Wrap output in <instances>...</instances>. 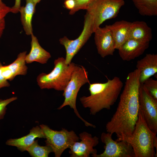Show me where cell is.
I'll return each instance as SVG.
<instances>
[{
  "mask_svg": "<svg viewBox=\"0 0 157 157\" xmlns=\"http://www.w3.org/2000/svg\"><path fill=\"white\" fill-rule=\"evenodd\" d=\"M140 71L136 69L128 74L116 111L106 125L107 132L115 133L117 141L131 137L138 117Z\"/></svg>",
  "mask_w": 157,
  "mask_h": 157,
  "instance_id": "6da1fadb",
  "label": "cell"
},
{
  "mask_svg": "<svg viewBox=\"0 0 157 157\" xmlns=\"http://www.w3.org/2000/svg\"><path fill=\"white\" fill-rule=\"evenodd\" d=\"M123 86L122 81L116 76L105 83H89L90 95L80 97V101L84 107L89 109L91 114L95 115L104 109H110Z\"/></svg>",
  "mask_w": 157,
  "mask_h": 157,
  "instance_id": "7a4b0ae2",
  "label": "cell"
},
{
  "mask_svg": "<svg viewBox=\"0 0 157 157\" xmlns=\"http://www.w3.org/2000/svg\"><path fill=\"white\" fill-rule=\"evenodd\" d=\"M156 135L149 127L139 109L138 119L132 136L126 141L132 146L135 157H157L154 146Z\"/></svg>",
  "mask_w": 157,
  "mask_h": 157,
  "instance_id": "3957f363",
  "label": "cell"
},
{
  "mask_svg": "<svg viewBox=\"0 0 157 157\" xmlns=\"http://www.w3.org/2000/svg\"><path fill=\"white\" fill-rule=\"evenodd\" d=\"M54 64V67L50 72H43L38 76V85L41 89H53L63 91L70 79L76 65L73 62L66 64L63 57L55 59Z\"/></svg>",
  "mask_w": 157,
  "mask_h": 157,
  "instance_id": "277c9868",
  "label": "cell"
},
{
  "mask_svg": "<svg viewBox=\"0 0 157 157\" xmlns=\"http://www.w3.org/2000/svg\"><path fill=\"white\" fill-rule=\"evenodd\" d=\"M88 76V72L83 66L75 65L70 79L63 91L64 101L58 109L60 110L66 106H69L74 110L77 116L84 122L85 126L95 128V125L87 122L81 117L76 106L77 97L80 88L85 84L90 83Z\"/></svg>",
  "mask_w": 157,
  "mask_h": 157,
  "instance_id": "5b68a950",
  "label": "cell"
},
{
  "mask_svg": "<svg viewBox=\"0 0 157 157\" xmlns=\"http://www.w3.org/2000/svg\"><path fill=\"white\" fill-rule=\"evenodd\" d=\"M124 0H95L88 7L87 12L91 17L93 33L106 20L117 17Z\"/></svg>",
  "mask_w": 157,
  "mask_h": 157,
  "instance_id": "8992f818",
  "label": "cell"
},
{
  "mask_svg": "<svg viewBox=\"0 0 157 157\" xmlns=\"http://www.w3.org/2000/svg\"><path fill=\"white\" fill-rule=\"evenodd\" d=\"M40 126L45 135L46 145L51 148L55 157H60L66 149L79 140V137L73 130L69 131L64 128L59 131L54 130L43 124Z\"/></svg>",
  "mask_w": 157,
  "mask_h": 157,
  "instance_id": "52a82bcc",
  "label": "cell"
},
{
  "mask_svg": "<svg viewBox=\"0 0 157 157\" xmlns=\"http://www.w3.org/2000/svg\"><path fill=\"white\" fill-rule=\"evenodd\" d=\"M83 28L80 35L74 40H70L64 36L59 40L60 44L63 45L65 49L66 55L65 58L66 64L72 62L74 56L88 40L93 33L92 19L87 12L85 16Z\"/></svg>",
  "mask_w": 157,
  "mask_h": 157,
  "instance_id": "ba28073f",
  "label": "cell"
},
{
  "mask_svg": "<svg viewBox=\"0 0 157 157\" xmlns=\"http://www.w3.org/2000/svg\"><path fill=\"white\" fill-rule=\"evenodd\" d=\"M139 109L151 130L157 133V100L151 95L142 84L139 91Z\"/></svg>",
  "mask_w": 157,
  "mask_h": 157,
  "instance_id": "9c48e42d",
  "label": "cell"
},
{
  "mask_svg": "<svg viewBox=\"0 0 157 157\" xmlns=\"http://www.w3.org/2000/svg\"><path fill=\"white\" fill-rule=\"evenodd\" d=\"M112 134L103 132L101 135L102 142L105 145L104 151L99 154L92 156L93 157H135V153L131 145L127 142L117 141L112 138Z\"/></svg>",
  "mask_w": 157,
  "mask_h": 157,
  "instance_id": "30bf717a",
  "label": "cell"
},
{
  "mask_svg": "<svg viewBox=\"0 0 157 157\" xmlns=\"http://www.w3.org/2000/svg\"><path fill=\"white\" fill-rule=\"evenodd\" d=\"M80 142H74L70 147L69 153L71 157H89L97 154V151L93 148L99 143V138L92 137L91 134L83 132L79 134Z\"/></svg>",
  "mask_w": 157,
  "mask_h": 157,
  "instance_id": "8fae6325",
  "label": "cell"
},
{
  "mask_svg": "<svg viewBox=\"0 0 157 157\" xmlns=\"http://www.w3.org/2000/svg\"><path fill=\"white\" fill-rule=\"evenodd\" d=\"M94 33V41L98 53L103 58L113 55L115 49L110 30L106 26L103 28L99 27Z\"/></svg>",
  "mask_w": 157,
  "mask_h": 157,
  "instance_id": "7c38bea8",
  "label": "cell"
},
{
  "mask_svg": "<svg viewBox=\"0 0 157 157\" xmlns=\"http://www.w3.org/2000/svg\"><path fill=\"white\" fill-rule=\"evenodd\" d=\"M149 42H142L129 39L118 49L124 61H129L142 55L148 48Z\"/></svg>",
  "mask_w": 157,
  "mask_h": 157,
  "instance_id": "4fadbf2b",
  "label": "cell"
},
{
  "mask_svg": "<svg viewBox=\"0 0 157 157\" xmlns=\"http://www.w3.org/2000/svg\"><path fill=\"white\" fill-rule=\"evenodd\" d=\"M27 52L20 53L16 60L10 64L1 67L2 74L7 80L12 81L17 75H25L27 72L25 58Z\"/></svg>",
  "mask_w": 157,
  "mask_h": 157,
  "instance_id": "5bb4252c",
  "label": "cell"
},
{
  "mask_svg": "<svg viewBox=\"0 0 157 157\" xmlns=\"http://www.w3.org/2000/svg\"><path fill=\"white\" fill-rule=\"evenodd\" d=\"M136 67L140 71V83L144 82L157 72V55L147 54L142 58L138 60Z\"/></svg>",
  "mask_w": 157,
  "mask_h": 157,
  "instance_id": "9a60e30c",
  "label": "cell"
},
{
  "mask_svg": "<svg viewBox=\"0 0 157 157\" xmlns=\"http://www.w3.org/2000/svg\"><path fill=\"white\" fill-rule=\"evenodd\" d=\"M37 138H45L42 130L38 126L33 127L27 135L18 138L9 139L6 141V144L16 147L20 151L23 152L26 151Z\"/></svg>",
  "mask_w": 157,
  "mask_h": 157,
  "instance_id": "2e32d148",
  "label": "cell"
},
{
  "mask_svg": "<svg viewBox=\"0 0 157 157\" xmlns=\"http://www.w3.org/2000/svg\"><path fill=\"white\" fill-rule=\"evenodd\" d=\"M131 22L122 20L106 26L110 30L115 43V48L118 49L128 39Z\"/></svg>",
  "mask_w": 157,
  "mask_h": 157,
  "instance_id": "e0dca14e",
  "label": "cell"
},
{
  "mask_svg": "<svg viewBox=\"0 0 157 157\" xmlns=\"http://www.w3.org/2000/svg\"><path fill=\"white\" fill-rule=\"evenodd\" d=\"M31 35V49L29 53L26 56V63L30 64L34 62L42 64L47 63L51 57V54L40 46L38 39L33 33Z\"/></svg>",
  "mask_w": 157,
  "mask_h": 157,
  "instance_id": "ac0fdd59",
  "label": "cell"
},
{
  "mask_svg": "<svg viewBox=\"0 0 157 157\" xmlns=\"http://www.w3.org/2000/svg\"><path fill=\"white\" fill-rule=\"evenodd\" d=\"M129 37L141 42H149L152 37L151 29L144 21H135L131 22Z\"/></svg>",
  "mask_w": 157,
  "mask_h": 157,
  "instance_id": "d6986e66",
  "label": "cell"
},
{
  "mask_svg": "<svg viewBox=\"0 0 157 157\" xmlns=\"http://www.w3.org/2000/svg\"><path fill=\"white\" fill-rule=\"evenodd\" d=\"M26 1L25 6H21L19 12L20 13L21 23L26 34L31 35L33 33L32 19L36 4L33 0H26Z\"/></svg>",
  "mask_w": 157,
  "mask_h": 157,
  "instance_id": "ffe728a7",
  "label": "cell"
},
{
  "mask_svg": "<svg viewBox=\"0 0 157 157\" xmlns=\"http://www.w3.org/2000/svg\"><path fill=\"white\" fill-rule=\"evenodd\" d=\"M139 13L143 16L157 15V0H132Z\"/></svg>",
  "mask_w": 157,
  "mask_h": 157,
  "instance_id": "44dd1931",
  "label": "cell"
},
{
  "mask_svg": "<svg viewBox=\"0 0 157 157\" xmlns=\"http://www.w3.org/2000/svg\"><path fill=\"white\" fill-rule=\"evenodd\" d=\"M30 156L33 157H48L49 154L53 152L51 148L46 145L40 146L38 143V140H35L26 150Z\"/></svg>",
  "mask_w": 157,
  "mask_h": 157,
  "instance_id": "7402d4cb",
  "label": "cell"
},
{
  "mask_svg": "<svg viewBox=\"0 0 157 157\" xmlns=\"http://www.w3.org/2000/svg\"><path fill=\"white\" fill-rule=\"evenodd\" d=\"M152 97L157 100V80L151 77L142 83Z\"/></svg>",
  "mask_w": 157,
  "mask_h": 157,
  "instance_id": "603a6c76",
  "label": "cell"
},
{
  "mask_svg": "<svg viewBox=\"0 0 157 157\" xmlns=\"http://www.w3.org/2000/svg\"><path fill=\"white\" fill-rule=\"evenodd\" d=\"M95 0H74L75 6L73 9L70 10L69 14L72 15L80 10H86L89 4Z\"/></svg>",
  "mask_w": 157,
  "mask_h": 157,
  "instance_id": "cb8c5ba5",
  "label": "cell"
},
{
  "mask_svg": "<svg viewBox=\"0 0 157 157\" xmlns=\"http://www.w3.org/2000/svg\"><path fill=\"white\" fill-rule=\"evenodd\" d=\"M17 99L16 97H13L5 99H0V120L4 118L6 113L7 106Z\"/></svg>",
  "mask_w": 157,
  "mask_h": 157,
  "instance_id": "d4e9b609",
  "label": "cell"
},
{
  "mask_svg": "<svg viewBox=\"0 0 157 157\" xmlns=\"http://www.w3.org/2000/svg\"><path fill=\"white\" fill-rule=\"evenodd\" d=\"M11 8L6 5L2 2L0 3V20L4 18V17L11 12Z\"/></svg>",
  "mask_w": 157,
  "mask_h": 157,
  "instance_id": "484cf974",
  "label": "cell"
},
{
  "mask_svg": "<svg viewBox=\"0 0 157 157\" xmlns=\"http://www.w3.org/2000/svg\"><path fill=\"white\" fill-rule=\"evenodd\" d=\"M2 65L0 61V89L2 88L8 87L10 84L8 80H6L3 76L1 71V67Z\"/></svg>",
  "mask_w": 157,
  "mask_h": 157,
  "instance_id": "4316f807",
  "label": "cell"
},
{
  "mask_svg": "<svg viewBox=\"0 0 157 157\" xmlns=\"http://www.w3.org/2000/svg\"><path fill=\"white\" fill-rule=\"evenodd\" d=\"M21 0H15L14 6L11 7V12L13 13H17L19 12L21 6Z\"/></svg>",
  "mask_w": 157,
  "mask_h": 157,
  "instance_id": "83f0119b",
  "label": "cell"
},
{
  "mask_svg": "<svg viewBox=\"0 0 157 157\" xmlns=\"http://www.w3.org/2000/svg\"><path fill=\"white\" fill-rule=\"evenodd\" d=\"M65 7L70 10L73 9L75 6L74 0H65L64 2Z\"/></svg>",
  "mask_w": 157,
  "mask_h": 157,
  "instance_id": "f1b7e54d",
  "label": "cell"
},
{
  "mask_svg": "<svg viewBox=\"0 0 157 157\" xmlns=\"http://www.w3.org/2000/svg\"><path fill=\"white\" fill-rule=\"evenodd\" d=\"M6 26L5 21L4 18L0 20V39L1 38Z\"/></svg>",
  "mask_w": 157,
  "mask_h": 157,
  "instance_id": "f546056e",
  "label": "cell"
},
{
  "mask_svg": "<svg viewBox=\"0 0 157 157\" xmlns=\"http://www.w3.org/2000/svg\"><path fill=\"white\" fill-rule=\"evenodd\" d=\"M34 2L36 4L39 3L41 0H33Z\"/></svg>",
  "mask_w": 157,
  "mask_h": 157,
  "instance_id": "4dcf8cb0",
  "label": "cell"
},
{
  "mask_svg": "<svg viewBox=\"0 0 157 157\" xmlns=\"http://www.w3.org/2000/svg\"><path fill=\"white\" fill-rule=\"evenodd\" d=\"M2 0H0V3L2 2Z\"/></svg>",
  "mask_w": 157,
  "mask_h": 157,
  "instance_id": "1f68e13d",
  "label": "cell"
}]
</instances>
